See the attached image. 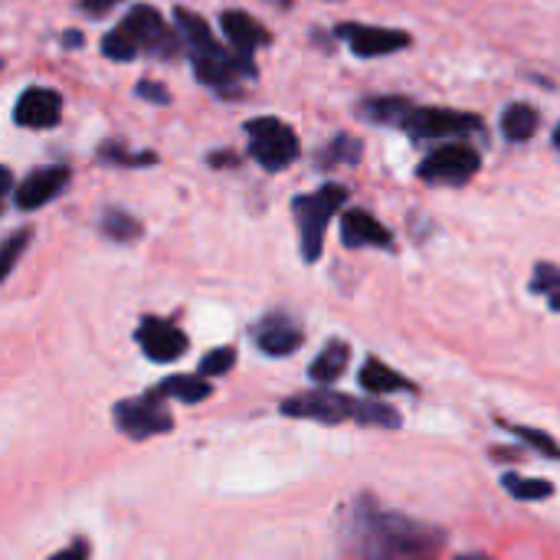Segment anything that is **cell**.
I'll return each mask as SVG.
<instances>
[{
    "label": "cell",
    "instance_id": "e0dca14e",
    "mask_svg": "<svg viewBox=\"0 0 560 560\" xmlns=\"http://www.w3.org/2000/svg\"><path fill=\"white\" fill-rule=\"evenodd\" d=\"M348 358H351V348H348L345 341H328L325 351L312 361L308 377H312L315 384H325V387H328V384H335V381L345 374Z\"/></svg>",
    "mask_w": 560,
    "mask_h": 560
},
{
    "label": "cell",
    "instance_id": "3957f363",
    "mask_svg": "<svg viewBox=\"0 0 560 560\" xmlns=\"http://www.w3.org/2000/svg\"><path fill=\"white\" fill-rule=\"evenodd\" d=\"M364 118L381 125H397L413 138H466L472 131H482V121L476 115L413 105L407 98H390V95L364 102Z\"/></svg>",
    "mask_w": 560,
    "mask_h": 560
},
{
    "label": "cell",
    "instance_id": "836d02e7",
    "mask_svg": "<svg viewBox=\"0 0 560 560\" xmlns=\"http://www.w3.org/2000/svg\"><path fill=\"white\" fill-rule=\"evenodd\" d=\"M456 560H492L489 555H459Z\"/></svg>",
    "mask_w": 560,
    "mask_h": 560
},
{
    "label": "cell",
    "instance_id": "ac0fdd59",
    "mask_svg": "<svg viewBox=\"0 0 560 560\" xmlns=\"http://www.w3.org/2000/svg\"><path fill=\"white\" fill-rule=\"evenodd\" d=\"M538 125H541L538 108H532L525 102H512L505 108V115H502V135L509 141H528V138H535Z\"/></svg>",
    "mask_w": 560,
    "mask_h": 560
},
{
    "label": "cell",
    "instance_id": "7c38bea8",
    "mask_svg": "<svg viewBox=\"0 0 560 560\" xmlns=\"http://www.w3.org/2000/svg\"><path fill=\"white\" fill-rule=\"evenodd\" d=\"M253 341H256V348L266 351L269 358H285V354H292V351L302 348L305 335H302V328H299L295 318H289L285 312H272V315H266V318L253 328Z\"/></svg>",
    "mask_w": 560,
    "mask_h": 560
},
{
    "label": "cell",
    "instance_id": "44dd1931",
    "mask_svg": "<svg viewBox=\"0 0 560 560\" xmlns=\"http://www.w3.org/2000/svg\"><path fill=\"white\" fill-rule=\"evenodd\" d=\"M98 230H102L108 240H115V243H131V240L141 236V223H138L135 217L121 213V210H105L102 220H98Z\"/></svg>",
    "mask_w": 560,
    "mask_h": 560
},
{
    "label": "cell",
    "instance_id": "4fadbf2b",
    "mask_svg": "<svg viewBox=\"0 0 560 560\" xmlns=\"http://www.w3.org/2000/svg\"><path fill=\"white\" fill-rule=\"evenodd\" d=\"M62 118V95L56 89L33 85L16 98L13 121L23 128H52Z\"/></svg>",
    "mask_w": 560,
    "mask_h": 560
},
{
    "label": "cell",
    "instance_id": "5bb4252c",
    "mask_svg": "<svg viewBox=\"0 0 560 560\" xmlns=\"http://www.w3.org/2000/svg\"><path fill=\"white\" fill-rule=\"evenodd\" d=\"M69 184V167L66 164H49V167H36L33 174H26V180L16 187L13 200L20 210H39L43 203H49L52 197H59Z\"/></svg>",
    "mask_w": 560,
    "mask_h": 560
},
{
    "label": "cell",
    "instance_id": "2e32d148",
    "mask_svg": "<svg viewBox=\"0 0 560 560\" xmlns=\"http://www.w3.org/2000/svg\"><path fill=\"white\" fill-rule=\"evenodd\" d=\"M220 26H223V36L230 39V46L243 56H249L256 46L269 43V33L259 26L256 16H249L246 10H226L220 16Z\"/></svg>",
    "mask_w": 560,
    "mask_h": 560
},
{
    "label": "cell",
    "instance_id": "8fae6325",
    "mask_svg": "<svg viewBox=\"0 0 560 560\" xmlns=\"http://www.w3.org/2000/svg\"><path fill=\"white\" fill-rule=\"evenodd\" d=\"M138 345H141V351L151 358V361H158V364H167V361H177L184 351H187V335L174 325V322H167V318H144L141 325H138Z\"/></svg>",
    "mask_w": 560,
    "mask_h": 560
},
{
    "label": "cell",
    "instance_id": "6da1fadb",
    "mask_svg": "<svg viewBox=\"0 0 560 560\" xmlns=\"http://www.w3.org/2000/svg\"><path fill=\"white\" fill-rule=\"evenodd\" d=\"M348 545L364 560H436L443 532L400 512L381 509L371 495H361L351 509Z\"/></svg>",
    "mask_w": 560,
    "mask_h": 560
},
{
    "label": "cell",
    "instance_id": "d590c367",
    "mask_svg": "<svg viewBox=\"0 0 560 560\" xmlns=\"http://www.w3.org/2000/svg\"><path fill=\"white\" fill-rule=\"evenodd\" d=\"M555 144H558V151H560V125H558V131H555Z\"/></svg>",
    "mask_w": 560,
    "mask_h": 560
},
{
    "label": "cell",
    "instance_id": "d6a6232c",
    "mask_svg": "<svg viewBox=\"0 0 560 560\" xmlns=\"http://www.w3.org/2000/svg\"><path fill=\"white\" fill-rule=\"evenodd\" d=\"M66 46H82V33H69L66 36Z\"/></svg>",
    "mask_w": 560,
    "mask_h": 560
},
{
    "label": "cell",
    "instance_id": "d6986e66",
    "mask_svg": "<svg viewBox=\"0 0 560 560\" xmlns=\"http://www.w3.org/2000/svg\"><path fill=\"white\" fill-rule=\"evenodd\" d=\"M361 387L371 394H390V390H410L413 384L404 374H397L394 368H387L384 361L368 358V364L361 368Z\"/></svg>",
    "mask_w": 560,
    "mask_h": 560
},
{
    "label": "cell",
    "instance_id": "7402d4cb",
    "mask_svg": "<svg viewBox=\"0 0 560 560\" xmlns=\"http://www.w3.org/2000/svg\"><path fill=\"white\" fill-rule=\"evenodd\" d=\"M532 292L545 295V302L555 312H560V266H555V262H538L535 279H532Z\"/></svg>",
    "mask_w": 560,
    "mask_h": 560
},
{
    "label": "cell",
    "instance_id": "4316f807",
    "mask_svg": "<svg viewBox=\"0 0 560 560\" xmlns=\"http://www.w3.org/2000/svg\"><path fill=\"white\" fill-rule=\"evenodd\" d=\"M30 236H33V230H16L13 236H7V243H3V253H0V262H3V279L13 272V266H16L20 253L30 246Z\"/></svg>",
    "mask_w": 560,
    "mask_h": 560
},
{
    "label": "cell",
    "instance_id": "8992f818",
    "mask_svg": "<svg viewBox=\"0 0 560 560\" xmlns=\"http://www.w3.org/2000/svg\"><path fill=\"white\" fill-rule=\"evenodd\" d=\"M348 190L341 184H328L315 194H302L292 200V217L299 223V236H302V259L315 262L325 249V230L331 223V217L345 207Z\"/></svg>",
    "mask_w": 560,
    "mask_h": 560
},
{
    "label": "cell",
    "instance_id": "e575fe53",
    "mask_svg": "<svg viewBox=\"0 0 560 560\" xmlns=\"http://www.w3.org/2000/svg\"><path fill=\"white\" fill-rule=\"evenodd\" d=\"M269 3H279V7H289L292 0H269Z\"/></svg>",
    "mask_w": 560,
    "mask_h": 560
},
{
    "label": "cell",
    "instance_id": "ffe728a7",
    "mask_svg": "<svg viewBox=\"0 0 560 560\" xmlns=\"http://www.w3.org/2000/svg\"><path fill=\"white\" fill-rule=\"evenodd\" d=\"M158 397L164 400H184V404H200L210 397V384L203 377H187V374H177V377H167L154 387Z\"/></svg>",
    "mask_w": 560,
    "mask_h": 560
},
{
    "label": "cell",
    "instance_id": "9a60e30c",
    "mask_svg": "<svg viewBox=\"0 0 560 560\" xmlns=\"http://www.w3.org/2000/svg\"><path fill=\"white\" fill-rule=\"evenodd\" d=\"M341 243L348 249H361V246H377V249H390L394 246V236L390 230L371 217L368 210H345L341 217Z\"/></svg>",
    "mask_w": 560,
    "mask_h": 560
},
{
    "label": "cell",
    "instance_id": "30bf717a",
    "mask_svg": "<svg viewBox=\"0 0 560 560\" xmlns=\"http://www.w3.org/2000/svg\"><path fill=\"white\" fill-rule=\"evenodd\" d=\"M338 36L351 43L354 56L361 59H377L390 56L404 46H410V33L404 30H387V26H364V23H341Z\"/></svg>",
    "mask_w": 560,
    "mask_h": 560
},
{
    "label": "cell",
    "instance_id": "f1b7e54d",
    "mask_svg": "<svg viewBox=\"0 0 560 560\" xmlns=\"http://www.w3.org/2000/svg\"><path fill=\"white\" fill-rule=\"evenodd\" d=\"M135 95L138 98H148V102H158V105H167L171 102V92L164 85H158V82H138Z\"/></svg>",
    "mask_w": 560,
    "mask_h": 560
},
{
    "label": "cell",
    "instance_id": "1f68e13d",
    "mask_svg": "<svg viewBox=\"0 0 560 560\" xmlns=\"http://www.w3.org/2000/svg\"><path fill=\"white\" fill-rule=\"evenodd\" d=\"M207 161H210L213 167H230V164H240V161H236V158H233L230 151H217V154H210Z\"/></svg>",
    "mask_w": 560,
    "mask_h": 560
},
{
    "label": "cell",
    "instance_id": "484cf974",
    "mask_svg": "<svg viewBox=\"0 0 560 560\" xmlns=\"http://www.w3.org/2000/svg\"><path fill=\"white\" fill-rule=\"evenodd\" d=\"M233 364H236V351L233 348H217L200 361V377H223Z\"/></svg>",
    "mask_w": 560,
    "mask_h": 560
},
{
    "label": "cell",
    "instance_id": "cb8c5ba5",
    "mask_svg": "<svg viewBox=\"0 0 560 560\" xmlns=\"http://www.w3.org/2000/svg\"><path fill=\"white\" fill-rule=\"evenodd\" d=\"M361 158V144L348 135H338L325 151H322V167H335V164H358Z\"/></svg>",
    "mask_w": 560,
    "mask_h": 560
},
{
    "label": "cell",
    "instance_id": "d4e9b609",
    "mask_svg": "<svg viewBox=\"0 0 560 560\" xmlns=\"http://www.w3.org/2000/svg\"><path fill=\"white\" fill-rule=\"evenodd\" d=\"M98 154H102V161H108V164H121V167H144V164H154V161H158V154H151V151L128 154V151H125V148H118V144H102V148H98Z\"/></svg>",
    "mask_w": 560,
    "mask_h": 560
},
{
    "label": "cell",
    "instance_id": "603a6c76",
    "mask_svg": "<svg viewBox=\"0 0 560 560\" xmlns=\"http://www.w3.org/2000/svg\"><path fill=\"white\" fill-rule=\"evenodd\" d=\"M502 486H505L515 499H522V502H541V499L555 495V486H551V482H545V479H522V476H515V472H509V476L502 479Z\"/></svg>",
    "mask_w": 560,
    "mask_h": 560
},
{
    "label": "cell",
    "instance_id": "5b68a950",
    "mask_svg": "<svg viewBox=\"0 0 560 560\" xmlns=\"http://www.w3.org/2000/svg\"><path fill=\"white\" fill-rule=\"evenodd\" d=\"M177 49H180V36L148 3L131 7L121 16V23L102 39L105 59H115V62H128V59H135L141 52H151V56H161V59H174Z\"/></svg>",
    "mask_w": 560,
    "mask_h": 560
},
{
    "label": "cell",
    "instance_id": "4dcf8cb0",
    "mask_svg": "<svg viewBox=\"0 0 560 560\" xmlns=\"http://www.w3.org/2000/svg\"><path fill=\"white\" fill-rule=\"evenodd\" d=\"M49 560H89V545L85 541H75V545H69L66 551L52 555Z\"/></svg>",
    "mask_w": 560,
    "mask_h": 560
},
{
    "label": "cell",
    "instance_id": "f546056e",
    "mask_svg": "<svg viewBox=\"0 0 560 560\" xmlns=\"http://www.w3.org/2000/svg\"><path fill=\"white\" fill-rule=\"evenodd\" d=\"M121 0H79V7L89 13V16H105L112 7H118Z\"/></svg>",
    "mask_w": 560,
    "mask_h": 560
},
{
    "label": "cell",
    "instance_id": "277c9868",
    "mask_svg": "<svg viewBox=\"0 0 560 560\" xmlns=\"http://www.w3.org/2000/svg\"><path fill=\"white\" fill-rule=\"evenodd\" d=\"M282 413L295 417V420H315V423H361V427H387L397 430L400 427V413L387 404H374V400H358L348 394H335V390H302L282 400Z\"/></svg>",
    "mask_w": 560,
    "mask_h": 560
},
{
    "label": "cell",
    "instance_id": "ba28073f",
    "mask_svg": "<svg viewBox=\"0 0 560 560\" xmlns=\"http://www.w3.org/2000/svg\"><path fill=\"white\" fill-rule=\"evenodd\" d=\"M115 427L131 436V440H151L161 436L174 427V417L164 407V397H158L154 390L135 397V400H121L115 407Z\"/></svg>",
    "mask_w": 560,
    "mask_h": 560
},
{
    "label": "cell",
    "instance_id": "83f0119b",
    "mask_svg": "<svg viewBox=\"0 0 560 560\" xmlns=\"http://www.w3.org/2000/svg\"><path fill=\"white\" fill-rule=\"evenodd\" d=\"M515 433L525 440V443H532V446H538L541 453H551V456H558L560 459V446L555 440H548L545 433H538V430H525V427H515Z\"/></svg>",
    "mask_w": 560,
    "mask_h": 560
},
{
    "label": "cell",
    "instance_id": "7a4b0ae2",
    "mask_svg": "<svg viewBox=\"0 0 560 560\" xmlns=\"http://www.w3.org/2000/svg\"><path fill=\"white\" fill-rule=\"evenodd\" d=\"M174 23H177V33L184 36L187 49H190V62L197 69V79L210 89H220V92H230L236 89V82L243 79H253L256 75V66L249 56L236 52L233 46H220L217 36L210 33L207 20L197 16L194 10H184L177 7L174 10Z\"/></svg>",
    "mask_w": 560,
    "mask_h": 560
},
{
    "label": "cell",
    "instance_id": "52a82bcc",
    "mask_svg": "<svg viewBox=\"0 0 560 560\" xmlns=\"http://www.w3.org/2000/svg\"><path fill=\"white\" fill-rule=\"evenodd\" d=\"M246 135H249V158L262 171H285L302 154L299 135L279 118H253L246 121Z\"/></svg>",
    "mask_w": 560,
    "mask_h": 560
},
{
    "label": "cell",
    "instance_id": "9c48e42d",
    "mask_svg": "<svg viewBox=\"0 0 560 560\" xmlns=\"http://www.w3.org/2000/svg\"><path fill=\"white\" fill-rule=\"evenodd\" d=\"M482 161L479 151L463 144V141H450L443 148H436L423 164H420V177L427 184H450V187H463L466 180H472L479 174Z\"/></svg>",
    "mask_w": 560,
    "mask_h": 560
}]
</instances>
